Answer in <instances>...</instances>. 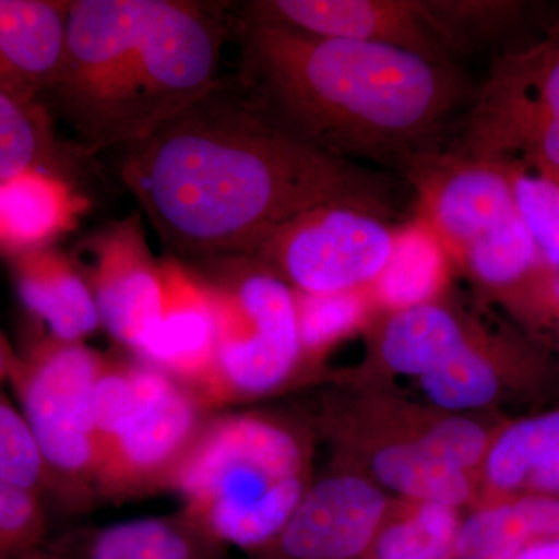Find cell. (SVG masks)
<instances>
[{
    "label": "cell",
    "instance_id": "cell-29",
    "mask_svg": "<svg viewBox=\"0 0 559 559\" xmlns=\"http://www.w3.org/2000/svg\"><path fill=\"white\" fill-rule=\"evenodd\" d=\"M0 479L46 500V466L27 419L0 390Z\"/></svg>",
    "mask_w": 559,
    "mask_h": 559
},
{
    "label": "cell",
    "instance_id": "cell-10",
    "mask_svg": "<svg viewBox=\"0 0 559 559\" xmlns=\"http://www.w3.org/2000/svg\"><path fill=\"white\" fill-rule=\"evenodd\" d=\"M241 21L381 44L441 64L460 66L429 0H257L246 3Z\"/></svg>",
    "mask_w": 559,
    "mask_h": 559
},
{
    "label": "cell",
    "instance_id": "cell-34",
    "mask_svg": "<svg viewBox=\"0 0 559 559\" xmlns=\"http://www.w3.org/2000/svg\"><path fill=\"white\" fill-rule=\"evenodd\" d=\"M559 316V314H558Z\"/></svg>",
    "mask_w": 559,
    "mask_h": 559
},
{
    "label": "cell",
    "instance_id": "cell-21",
    "mask_svg": "<svg viewBox=\"0 0 559 559\" xmlns=\"http://www.w3.org/2000/svg\"><path fill=\"white\" fill-rule=\"evenodd\" d=\"M371 480L415 503L457 510L473 496L469 474L450 468L419 450L414 440L389 441L370 454Z\"/></svg>",
    "mask_w": 559,
    "mask_h": 559
},
{
    "label": "cell",
    "instance_id": "cell-24",
    "mask_svg": "<svg viewBox=\"0 0 559 559\" xmlns=\"http://www.w3.org/2000/svg\"><path fill=\"white\" fill-rule=\"evenodd\" d=\"M540 259L559 275V171L538 162H499Z\"/></svg>",
    "mask_w": 559,
    "mask_h": 559
},
{
    "label": "cell",
    "instance_id": "cell-1",
    "mask_svg": "<svg viewBox=\"0 0 559 559\" xmlns=\"http://www.w3.org/2000/svg\"><path fill=\"white\" fill-rule=\"evenodd\" d=\"M121 179L165 245L252 255L294 216L345 204L399 218L390 176L316 150L242 92L215 90L124 148Z\"/></svg>",
    "mask_w": 559,
    "mask_h": 559
},
{
    "label": "cell",
    "instance_id": "cell-15",
    "mask_svg": "<svg viewBox=\"0 0 559 559\" xmlns=\"http://www.w3.org/2000/svg\"><path fill=\"white\" fill-rule=\"evenodd\" d=\"M70 2L0 0V91L40 105L64 60Z\"/></svg>",
    "mask_w": 559,
    "mask_h": 559
},
{
    "label": "cell",
    "instance_id": "cell-5",
    "mask_svg": "<svg viewBox=\"0 0 559 559\" xmlns=\"http://www.w3.org/2000/svg\"><path fill=\"white\" fill-rule=\"evenodd\" d=\"M215 261L204 277L216 318L210 411L277 392L301 367L294 290L253 257Z\"/></svg>",
    "mask_w": 559,
    "mask_h": 559
},
{
    "label": "cell",
    "instance_id": "cell-17",
    "mask_svg": "<svg viewBox=\"0 0 559 559\" xmlns=\"http://www.w3.org/2000/svg\"><path fill=\"white\" fill-rule=\"evenodd\" d=\"M480 469L492 500L525 495L559 498V409L499 430Z\"/></svg>",
    "mask_w": 559,
    "mask_h": 559
},
{
    "label": "cell",
    "instance_id": "cell-12",
    "mask_svg": "<svg viewBox=\"0 0 559 559\" xmlns=\"http://www.w3.org/2000/svg\"><path fill=\"white\" fill-rule=\"evenodd\" d=\"M92 253L90 285L102 326L138 356L160 311V261L151 253L138 216L103 230Z\"/></svg>",
    "mask_w": 559,
    "mask_h": 559
},
{
    "label": "cell",
    "instance_id": "cell-18",
    "mask_svg": "<svg viewBox=\"0 0 559 559\" xmlns=\"http://www.w3.org/2000/svg\"><path fill=\"white\" fill-rule=\"evenodd\" d=\"M83 209L84 201L53 171L28 170L0 182V252L50 248Z\"/></svg>",
    "mask_w": 559,
    "mask_h": 559
},
{
    "label": "cell",
    "instance_id": "cell-19",
    "mask_svg": "<svg viewBox=\"0 0 559 559\" xmlns=\"http://www.w3.org/2000/svg\"><path fill=\"white\" fill-rule=\"evenodd\" d=\"M473 334L457 312L433 300L389 312L374 345L385 369L419 380L447 364Z\"/></svg>",
    "mask_w": 559,
    "mask_h": 559
},
{
    "label": "cell",
    "instance_id": "cell-26",
    "mask_svg": "<svg viewBox=\"0 0 559 559\" xmlns=\"http://www.w3.org/2000/svg\"><path fill=\"white\" fill-rule=\"evenodd\" d=\"M535 543L520 500H492L460 521L452 559H516Z\"/></svg>",
    "mask_w": 559,
    "mask_h": 559
},
{
    "label": "cell",
    "instance_id": "cell-28",
    "mask_svg": "<svg viewBox=\"0 0 559 559\" xmlns=\"http://www.w3.org/2000/svg\"><path fill=\"white\" fill-rule=\"evenodd\" d=\"M140 359L103 355L94 389V439L97 466L102 455L134 414L140 400ZM97 480V479H95Z\"/></svg>",
    "mask_w": 559,
    "mask_h": 559
},
{
    "label": "cell",
    "instance_id": "cell-20",
    "mask_svg": "<svg viewBox=\"0 0 559 559\" xmlns=\"http://www.w3.org/2000/svg\"><path fill=\"white\" fill-rule=\"evenodd\" d=\"M451 270L450 253L437 231L414 215L396 226L388 264L369 289L371 304L393 312L439 300Z\"/></svg>",
    "mask_w": 559,
    "mask_h": 559
},
{
    "label": "cell",
    "instance_id": "cell-9",
    "mask_svg": "<svg viewBox=\"0 0 559 559\" xmlns=\"http://www.w3.org/2000/svg\"><path fill=\"white\" fill-rule=\"evenodd\" d=\"M140 362L138 407L98 462V500L127 502L171 491L213 415L191 390L156 367Z\"/></svg>",
    "mask_w": 559,
    "mask_h": 559
},
{
    "label": "cell",
    "instance_id": "cell-4",
    "mask_svg": "<svg viewBox=\"0 0 559 559\" xmlns=\"http://www.w3.org/2000/svg\"><path fill=\"white\" fill-rule=\"evenodd\" d=\"M304 430L264 414L212 415L173 481L182 510L223 547L257 554L311 485Z\"/></svg>",
    "mask_w": 559,
    "mask_h": 559
},
{
    "label": "cell",
    "instance_id": "cell-11",
    "mask_svg": "<svg viewBox=\"0 0 559 559\" xmlns=\"http://www.w3.org/2000/svg\"><path fill=\"white\" fill-rule=\"evenodd\" d=\"M390 511L380 485L337 471L311 481L288 524L252 559H366Z\"/></svg>",
    "mask_w": 559,
    "mask_h": 559
},
{
    "label": "cell",
    "instance_id": "cell-6",
    "mask_svg": "<svg viewBox=\"0 0 559 559\" xmlns=\"http://www.w3.org/2000/svg\"><path fill=\"white\" fill-rule=\"evenodd\" d=\"M103 355L46 336L17 358L10 382L46 466L47 498L68 513L98 502L94 389Z\"/></svg>",
    "mask_w": 559,
    "mask_h": 559
},
{
    "label": "cell",
    "instance_id": "cell-14",
    "mask_svg": "<svg viewBox=\"0 0 559 559\" xmlns=\"http://www.w3.org/2000/svg\"><path fill=\"white\" fill-rule=\"evenodd\" d=\"M226 547L182 510L49 535L20 559H224Z\"/></svg>",
    "mask_w": 559,
    "mask_h": 559
},
{
    "label": "cell",
    "instance_id": "cell-30",
    "mask_svg": "<svg viewBox=\"0 0 559 559\" xmlns=\"http://www.w3.org/2000/svg\"><path fill=\"white\" fill-rule=\"evenodd\" d=\"M491 439L480 423L462 415H450L430 423L412 440L429 457L469 474L480 468Z\"/></svg>",
    "mask_w": 559,
    "mask_h": 559
},
{
    "label": "cell",
    "instance_id": "cell-2",
    "mask_svg": "<svg viewBox=\"0 0 559 559\" xmlns=\"http://www.w3.org/2000/svg\"><path fill=\"white\" fill-rule=\"evenodd\" d=\"M242 90L330 156L406 176L457 135L476 86L460 66L241 21Z\"/></svg>",
    "mask_w": 559,
    "mask_h": 559
},
{
    "label": "cell",
    "instance_id": "cell-16",
    "mask_svg": "<svg viewBox=\"0 0 559 559\" xmlns=\"http://www.w3.org/2000/svg\"><path fill=\"white\" fill-rule=\"evenodd\" d=\"M14 285L25 310L47 336L84 342L102 325L90 282L60 250L43 248L10 257Z\"/></svg>",
    "mask_w": 559,
    "mask_h": 559
},
{
    "label": "cell",
    "instance_id": "cell-7",
    "mask_svg": "<svg viewBox=\"0 0 559 559\" xmlns=\"http://www.w3.org/2000/svg\"><path fill=\"white\" fill-rule=\"evenodd\" d=\"M447 150L480 160L538 162L559 171V24L492 61Z\"/></svg>",
    "mask_w": 559,
    "mask_h": 559
},
{
    "label": "cell",
    "instance_id": "cell-25",
    "mask_svg": "<svg viewBox=\"0 0 559 559\" xmlns=\"http://www.w3.org/2000/svg\"><path fill=\"white\" fill-rule=\"evenodd\" d=\"M53 143L43 106L27 105L0 91V182L28 170L53 171Z\"/></svg>",
    "mask_w": 559,
    "mask_h": 559
},
{
    "label": "cell",
    "instance_id": "cell-23",
    "mask_svg": "<svg viewBox=\"0 0 559 559\" xmlns=\"http://www.w3.org/2000/svg\"><path fill=\"white\" fill-rule=\"evenodd\" d=\"M459 527L457 510L440 503L390 509L366 559H452Z\"/></svg>",
    "mask_w": 559,
    "mask_h": 559
},
{
    "label": "cell",
    "instance_id": "cell-22",
    "mask_svg": "<svg viewBox=\"0 0 559 559\" xmlns=\"http://www.w3.org/2000/svg\"><path fill=\"white\" fill-rule=\"evenodd\" d=\"M432 406L457 414L488 406L498 399L502 373L488 340L474 331L471 340L440 369L419 378Z\"/></svg>",
    "mask_w": 559,
    "mask_h": 559
},
{
    "label": "cell",
    "instance_id": "cell-32",
    "mask_svg": "<svg viewBox=\"0 0 559 559\" xmlns=\"http://www.w3.org/2000/svg\"><path fill=\"white\" fill-rule=\"evenodd\" d=\"M516 559H559V538L535 540Z\"/></svg>",
    "mask_w": 559,
    "mask_h": 559
},
{
    "label": "cell",
    "instance_id": "cell-13",
    "mask_svg": "<svg viewBox=\"0 0 559 559\" xmlns=\"http://www.w3.org/2000/svg\"><path fill=\"white\" fill-rule=\"evenodd\" d=\"M160 270L159 316L135 358L164 371L205 404L216 358L212 294L204 277L179 260H162Z\"/></svg>",
    "mask_w": 559,
    "mask_h": 559
},
{
    "label": "cell",
    "instance_id": "cell-3",
    "mask_svg": "<svg viewBox=\"0 0 559 559\" xmlns=\"http://www.w3.org/2000/svg\"><path fill=\"white\" fill-rule=\"evenodd\" d=\"M224 36L215 3L73 0L47 95L84 150H124L218 86Z\"/></svg>",
    "mask_w": 559,
    "mask_h": 559
},
{
    "label": "cell",
    "instance_id": "cell-31",
    "mask_svg": "<svg viewBox=\"0 0 559 559\" xmlns=\"http://www.w3.org/2000/svg\"><path fill=\"white\" fill-rule=\"evenodd\" d=\"M47 536L46 500L0 479V559H20Z\"/></svg>",
    "mask_w": 559,
    "mask_h": 559
},
{
    "label": "cell",
    "instance_id": "cell-27",
    "mask_svg": "<svg viewBox=\"0 0 559 559\" xmlns=\"http://www.w3.org/2000/svg\"><path fill=\"white\" fill-rule=\"evenodd\" d=\"M301 366L311 362L342 337L360 329L369 318V293L301 294L296 293Z\"/></svg>",
    "mask_w": 559,
    "mask_h": 559
},
{
    "label": "cell",
    "instance_id": "cell-8",
    "mask_svg": "<svg viewBox=\"0 0 559 559\" xmlns=\"http://www.w3.org/2000/svg\"><path fill=\"white\" fill-rule=\"evenodd\" d=\"M395 231V224L366 210L319 205L282 224L249 257L296 293H369L388 264Z\"/></svg>",
    "mask_w": 559,
    "mask_h": 559
},
{
    "label": "cell",
    "instance_id": "cell-33",
    "mask_svg": "<svg viewBox=\"0 0 559 559\" xmlns=\"http://www.w3.org/2000/svg\"><path fill=\"white\" fill-rule=\"evenodd\" d=\"M17 358H20V353L14 352L9 337H7L2 326H0V384L3 381H10L11 373H13L14 367H16Z\"/></svg>",
    "mask_w": 559,
    "mask_h": 559
}]
</instances>
